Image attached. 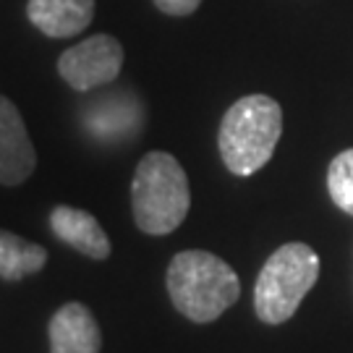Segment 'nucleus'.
Instances as JSON below:
<instances>
[{
  "label": "nucleus",
  "instance_id": "nucleus-9",
  "mask_svg": "<svg viewBox=\"0 0 353 353\" xmlns=\"http://www.w3.org/2000/svg\"><path fill=\"white\" fill-rule=\"evenodd\" d=\"M29 21L55 39L74 37L92 24L94 0H29Z\"/></svg>",
  "mask_w": 353,
  "mask_h": 353
},
{
  "label": "nucleus",
  "instance_id": "nucleus-11",
  "mask_svg": "<svg viewBox=\"0 0 353 353\" xmlns=\"http://www.w3.org/2000/svg\"><path fill=\"white\" fill-rule=\"evenodd\" d=\"M327 191L335 207L353 217V150H343L327 168Z\"/></svg>",
  "mask_w": 353,
  "mask_h": 353
},
{
  "label": "nucleus",
  "instance_id": "nucleus-6",
  "mask_svg": "<svg viewBox=\"0 0 353 353\" xmlns=\"http://www.w3.org/2000/svg\"><path fill=\"white\" fill-rule=\"evenodd\" d=\"M37 152L29 139L24 118L8 97L0 94V183L19 186L34 173Z\"/></svg>",
  "mask_w": 353,
  "mask_h": 353
},
{
  "label": "nucleus",
  "instance_id": "nucleus-8",
  "mask_svg": "<svg viewBox=\"0 0 353 353\" xmlns=\"http://www.w3.org/2000/svg\"><path fill=\"white\" fill-rule=\"evenodd\" d=\"M52 233L68 246H74L76 252H81L89 259H108L110 256V239L102 230V225L89 212L79 207L61 204L50 214Z\"/></svg>",
  "mask_w": 353,
  "mask_h": 353
},
{
  "label": "nucleus",
  "instance_id": "nucleus-2",
  "mask_svg": "<svg viewBox=\"0 0 353 353\" xmlns=\"http://www.w3.org/2000/svg\"><path fill=\"white\" fill-rule=\"evenodd\" d=\"M283 134V108L267 94H246L233 102L220 123V157L233 176L265 168Z\"/></svg>",
  "mask_w": 353,
  "mask_h": 353
},
{
  "label": "nucleus",
  "instance_id": "nucleus-1",
  "mask_svg": "<svg viewBox=\"0 0 353 353\" xmlns=\"http://www.w3.org/2000/svg\"><path fill=\"white\" fill-rule=\"evenodd\" d=\"M168 293L181 314L191 322H214L241 296L233 267L202 249L181 252L168 265Z\"/></svg>",
  "mask_w": 353,
  "mask_h": 353
},
{
  "label": "nucleus",
  "instance_id": "nucleus-12",
  "mask_svg": "<svg viewBox=\"0 0 353 353\" xmlns=\"http://www.w3.org/2000/svg\"><path fill=\"white\" fill-rule=\"evenodd\" d=\"M152 3L168 16H189L202 6V0H152Z\"/></svg>",
  "mask_w": 353,
  "mask_h": 353
},
{
  "label": "nucleus",
  "instance_id": "nucleus-5",
  "mask_svg": "<svg viewBox=\"0 0 353 353\" xmlns=\"http://www.w3.org/2000/svg\"><path fill=\"white\" fill-rule=\"evenodd\" d=\"M121 68H123V48L110 34H94L84 39L68 48L58 61V74L76 92H89L113 81L121 74Z\"/></svg>",
  "mask_w": 353,
  "mask_h": 353
},
{
  "label": "nucleus",
  "instance_id": "nucleus-3",
  "mask_svg": "<svg viewBox=\"0 0 353 353\" xmlns=\"http://www.w3.org/2000/svg\"><path fill=\"white\" fill-rule=\"evenodd\" d=\"M131 207L137 228L150 236H168L186 220L189 178L173 154L150 152L141 157L131 183Z\"/></svg>",
  "mask_w": 353,
  "mask_h": 353
},
{
  "label": "nucleus",
  "instance_id": "nucleus-10",
  "mask_svg": "<svg viewBox=\"0 0 353 353\" xmlns=\"http://www.w3.org/2000/svg\"><path fill=\"white\" fill-rule=\"evenodd\" d=\"M48 265V249L0 230V278L24 280Z\"/></svg>",
  "mask_w": 353,
  "mask_h": 353
},
{
  "label": "nucleus",
  "instance_id": "nucleus-7",
  "mask_svg": "<svg viewBox=\"0 0 353 353\" xmlns=\"http://www.w3.org/2000/svg\"><path fill=\"white\" fill-rule=\"evenodd\" d=\"M97 319L84 303H65L50 319V353H100Z\"/></svg>",
  "mask_w": 353,
  "mask_h": 353
},
{
  "label": "nucleus",
  "instance_id": "nucleus-4",
  "mask_svg": "<svg viewBox=\"0 0 353 353\" xmlns=\"http://www.w3.org/2000/svg\"><path fill=\"white\" fill-rule=\"evenodd\" d=\"M319 280V256L309 243H285L259 270L254 285V309L267 325H283Z\"/></svg>",
  "mask_w": 353,
  "mask_h": 353
}]
</instances>
